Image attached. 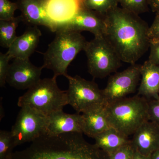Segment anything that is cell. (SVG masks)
Returning <instances> with one entry per match:
<instances>
[{
  "label": "cell",
  "mask_w": 159,
  "mask_h": 159,
  "mask_svg": "<svg viewBox=\"0 0 159 159\" xmlns=\"http://www.w3.org/2000/svg\"><path fill=\"white\" fill-rule=\"evenodd\" d=\"M105 36L122 61L134 64L149 48V27L138 15L117 7L104 15Z\"/></svg>",
  "instance_id": "1"
},
{
  "label": "cell",
  "mask_w": 159,
  "mask_h": 159,
  "mask_svg": "<svg viewBox=\"0 0 159 159\" xmlns=\"http://www.w3.org/2000/svg\"></svg>",
  "instance_id": "33"
},
{
  "label": "cell",
  "mask_w": 159,
  "mask_h": 159,
  "mask_svg": "<svg viewBox=\"0 0 159 159\" xmlns=\"http://www.w3.org/2000/svg\"><path fill=\"white\" fill-rule=\"evenodd\" d=\"M149 49L150 54L148 60L159 66V39H150Z\"/></svg>",
  "instance_id": "27"
},
{
  "label": "cell",
  "mask_w": 159,
  "mask_h": 159,
  "mask_svg": "<svg viewBox=\"0 0 159 159\" xmlns=\"http://www.w3.org/2000/svg\"><path fill=\"white\" fill-rule=\"evenodd\" d=\"M149 5L152 11L159 12V0H149Z\"/></svg>",
  "instance_id": "29"
},
{
  "label": "cell",
  "mask_w": 159,
  "mask_h": 159,
  "mask_svg": "<svg viewBox=\"0 0 159 159\" xmlns=\"http://www.w3.org/2000/svg\"><path fill=\"white\" fill-rule=\"evenodd\" d=\"M148 36L150 39H159V12L156 13L153 22L149 27Z\"/></svg>",
  "instance_id": "28"
},
{
  "label": "cell",
  "mask_w": 159,
  "mask_h": 159,
  "mask_svg": "<svg viewBox=\"0 0 159 159\" xmlns=\"http://www.w3.org/2000/svg\"><path fill=\"white\" fill-rule=\"evenodd\" d=\"M80 2L81 3V4H82L83 2L84 1V0H79Z\"/></svg>",
  "instance_id": "32"
},
{
  "label": "cell",
  "mask_w": 159,
  "mask_h": 159,
  "mask_svg": "<svg viewBox=\"0 0 159 159\" xmlns=\"http://www.w3.org/2000/svg\"><path fill=\"white\" fill-rule=\"evenodd\" d=\"M133 159H151V156H145L135 151Z\"/></svg>",
  "instance_id": "30"
},
{
  "label": "cell",
  "mask_w": 159,
  "mask_h": 159,
  "mask_svg": "<svg viewBox=\"0 0 159 159\" xmlns=\"http://www.w3.org/2000/svg\"><path fill=\"white\" fill-rule=\"evenodd\" d=\"M118 0H84L82 6L105 15L118 6Z\"/></svg>",
  "instance_id": "20"
},
{
  "label": "cell",
  "mask_w": 159,
  "mask_h": 159,
  "mask_svg": "<svg viewBox=\"0 0 159 159\" xmlns=\"http://www.w3.org/2000/svg\"><path fill=\"white\" fill-rule=\"evenodd\" d=\"M48 0H17L22 22L29 26H43L52 32L57 26L51 20L47 11Z\"/></svg>",
  "instance_id": "12"
},
{
  "label": "cell",
  "mask_w": 159,
  "mask_h": 159,
  "mask_svg": "<svg viewBox=\"0 0 159 159\" xmlns=\"http://www.w3.org/2000/svg\"><path fill=\"white\" fill-rule=\"evenodd\" d=\"M148 114L149 121L159 125V100L152 99L148 101Z\"/></svg>",
  "instance_id": "26"
},
{
  "label": "cell",
  "mask_w": 159,
  "mask_h": 159,
  "mask_svg": "<svg viewBox=\"0 0 159 159\" xmlns=\"http://www.w3.org/2000/svg\"><path fill=\"white\" fill-rule=\"evenodd\" d=\"M106 105L98 107L83 113V134L94 139L97 135L111 127L107 119Z\"/></svg>",
  "instance_id": "17"
},
{
  "label": "cell",
  "mask_w": 159,
  "mask_h": 159,
  "mask_svg": "<svg viewBox=\"0 0 159 159\" xmlns=\"http://www.w3.org/2000/svg\"><path fill=\"white\" fill-rule=\"evenodd\" d=\"M151 159H159V148L151 155Z\"/></svg>",
  "instance_id": "31"
},
{
  "label": "cell",
  "mask_w": 159,
  "mask_h": 159,
  "mask_svg": "<svg viewBox=\"0 0 159 159\" xmlns=\"http://www.w3.org/2000/svg\"><path fill=\"white\" fill-rule=\"evenodd\" d=\"M66 78L69 81L67 91L69 104L77 113H84L91 109L107 104L102 90L97 84L78 76Z\"/></svg>",
  "instance_id": "7"
},
{
  "label": "cell",
  "mask_w": 159,
  "mask_h": 159,
  "mask_svg": "<svg viewBox=\"0 0 159 159\" xmlns=\"http://www.w3.org/2000/svg\"><path fill=\"white\" fill-rule=\"evenodd\" d=\"M41 35L37 26H29L24 34L16 39L6 53L11 59H29L37 48Z\"/></svg>",
  "instance_id": "15"
},
{
  "label": "cell",
  "mask_w": 159,
  "mask_h": 159,
  "mask_svg": "<svg viewBox=\"0 0 159 159\" xmlns=\"http://www.w3.org/2000/svg\"><path fill=\"white\" fill-rule=\"evenodd\" d=\"M43 69L32 64L29 59L15 58L9 65L6 83L17 89H28L41 79Z\"/></svg>",
  "instance_id": "11"
},
{
  "label": "cell",
  "mask_w": 159,
  "mask_h": 159,
  "mask_svg": "<svg viewBox=\"0 0 159 159\" xmlns=\"http://www.w3.org/2000/svg\"><path fill=\"white\" fill-rule=\"evenodd\" d=\"M18 9L17 3L9 0H0V20H9L14 19L16 10Z\"/></svg>",
  "instance_id": "23"
},
{
  "label": "cell",
  "mask_w": 159,
  "mask_h": 159,
  "mask_svg": "<svg viewBox=\"0 0 159 159\" xmlns=\"http://www.w3.org/2000/svg\"><path fill=\"white\" fill-rule=\"evenodd\" d=\"M57 77L44 78L39 81L19 98L20 107H28L48 116L62 111L69 104L67 91L61 90L56 82Z\"/></svg>",
  "instance_id": "5"
},
{
  "label": "cell",
  "mask_w": 159,
  "mask_h": 159,
  "mask_svg": "<svg viewBox=\"0 0 159 159\" xmlns=\"http://www.w3.org/2000/svg\"><path fill=\"white\" fill-rule=\"evenodd\" d=\"M141 67L140 65H131L128 68L110 77L105 88L102 90L107 104L134 93L141 77Z\"/></svg>",
  "instance_id": "9"
},
{
  "label": "cell",
  "mask_w": 159,
  "mask_h": 159,
  "mask_svg": "<svg viewBox=\"0 0 159 159\" xmlns=\"http://www.w3.org/2000/svg\"><path fill=\"white\" fill-rule=\"evenodd\" d=\"M148 102L146 98L137 96L107 104L106 111L111 127L126 136L133 135L149 121Z\"/></svg>",
  "instance_id": "4"
},
{
  "label": "cell",
  "mask_w": 159,
  "mask_h": 159,
  "mask_svg": "<svg viewBox=\"0 0 159 159\" xmlns=\"http://www.w3.org/2000/svg\"><path fill=\"white\" fill-rule=\"evenodd\" d=\"M131 142L137 152L151 156L159 148V125L149 120L146 121L135 132Z\"/></svg>",
  "instance_id": "14"
},
{
  "label": "cell",
  "mask_w": 159,
  "mask_h": 159,
  "mask_svg": "<svg viewBox=\"0 0 159 159\" xmlns=\"http://www.w3.org/2000/svg\"><path fill=\"white\" fill-rule=\"evenodd\" d=\"M141 75L138 95L159 100V66L146 61L141 65Z\"/></svg>",
  "instance_id": "16"
},
{
  "label": "cell",
  "mask_w": 159,
  "mask_h": 159,
  "mask_svg": "<svg viewBox=\"0 0 159 159\" xmlns=\"http://www.w3.org/2000/svg\"><path fill=\"white\" fill-rule=\"evenodd\" d=\"M70 133L83 134L82 115L67 114L62 110L48 116L46 135L54 136Z\"/></svg>",
  "instance_id": "13"
},
{
  "label": "cell",
  "mask_w": 159,
  "mask_h": 159,
  "mask_svg": "<svg viewBox=\"0 0 159 159\" xmlns=\"http://www.w3.org/2000/svg\"><path fill=\"white\" fill-rule=\"evenodd\" d=\"M54 39L43 54V68L51 70L54 77L68 75V67L77 54L84 51L87 41L79 31L57 29Z\"/></svg>",
  "instance_id": "3"
},
{
  "label": "cell",
  "mask_w": 159,
  "mask_h": 159,
  "mask_svg": "<svg viewBox=\"0 0 159 159\" xmlns=\"http://www.w3.org/2000/svg\"><path fill=\"white\" fill-rule=\"evenodd\" d=\"M22 21L20 16L13 19L6 20H0V45L9 48L17 38L16 28L19 24Z\"/></svg>",
  "instance_id": "19"
},
{
  "label": "cell",
  "mask_w": 159,
  "mask_h": 159,
  "mask_svg": "<svg viewBox=\"0 0 159 159\" xmlns=\"http://www.w3.org/2000/svg\"><path fill=\"white\" fill-rule=\"evenodd\" d=\"M135 150L131 142L109 154L110 159H133Z\"/></svg>",
  "instance_id": "24"
},
{
  "label": "cell",
  "mask_w": 159,
  "mask_h": 159,
  "mask_svg": "<svg viewBox=\"0 0 159 159\" xmlns=\"http://www.w3.org/2000/svg\"><path fill=\"white\" fill-rule=\"evenodd\" d=\"M48 116L28 107H21L11 130L16 147L46 135Z\"/></svg>",
  "instance_id": "8"
},
{
  "label": "cell",
  "mask_w": 159,
  "mask_h": 159,
  "mask_svg": "<svg viewBox=\"0 0 159 159\" xmlns=\"http://www.w3.org/2000/svg\"><path fill=\"white\" fill-rule=\"evenodd\" d=\"M122 9L139 15L148 11L149 0H118Z\"/></svg>",
  "instance_id": "22"
},
{
  "label": "cell",
  "mask_w": 159,
  "mask_h": 159,
  "mask_svg": "<svg viewBox=\"0 0 159 159\" xmlns=\"http://www.w3.org/2000/svg\"><path fill=\"white\" fill-rule=\"evenodd\" d=\"M7 53H0V86L5 87L6 83V78L9 71V61L11 60Z\"/></svg>",
  "instance_id": "25"
},
{
  "label": "cell",
  "mask_w": 159,
  "mask_h": 159,
  "mask_svg": "<svg viewBox=\"0 0 159 159\" xmlns=\"http://www.w3.org/2000/svg\"><path fill=\"white\" fill-rule=\"evenodd\" d=\"M84 51L89 73L94 78L107 77L121 66L122 61L105 35L95 36L90 41H87Z\"/></svg>",
  "instance_id": "6"
},
{
  "label": "cell",
  "mask_w": 159,
  "mask_h": 159,
  "mask_svg": "<svg viewBox=\"0 0 159 159\" xmlns=\"http://www.w3.org/2000/svg\"><path fill=\"white\" fill-rule=\"evenodd\" d=\"M64 29L81 32L88 31L95 36L105 35L106 32L104 15L82 7L71 19L57 25V29Z\"/></svg>",
  "instance_id": "10"
},
{
  "label": "cell",
  "mask_w": 159,
  "mask_h": 159,
  "mask_svg": "<svg viewBox=\"0 0 159 159\" xmlns=\"http://www.w3.org/2000/svg\"><path fill=\"white\" fill-rule=\"evenodd\" d=\"M11 131H0V159H11L15 147Z\"/></svg>",
  "instance_id": "21"
},
{
  "label": "cell",
  "mask_w": 159,
  "mask_h": 159,
  "mask_svg": "<svg viewBox=\"0 0 159 159\" xmlns=\"http://www.w3.org/2000/svg\"><path fill=\"white\" fill-rule=\"evenodd\" d=\"M81 133L40 137L11 159H110L108 154L87 142Z\"/></svg>",
  "instance_id": "2"
},
{
  "label": "cell",
  "mask_w": 159,
  "mask_h": 159,
  "mask_svg": "<svg viewBox=\"0 0 159 159\" xmlns=\"http://www.w3.org/2000/svg\"><path fill=\"white\" fill-rule=\"evenodd\" d=\"M95 145L109 154L128 143V137L111 127L94 138Z\"/></svg>",
  "instance_id": "18"
}]
</instances>
